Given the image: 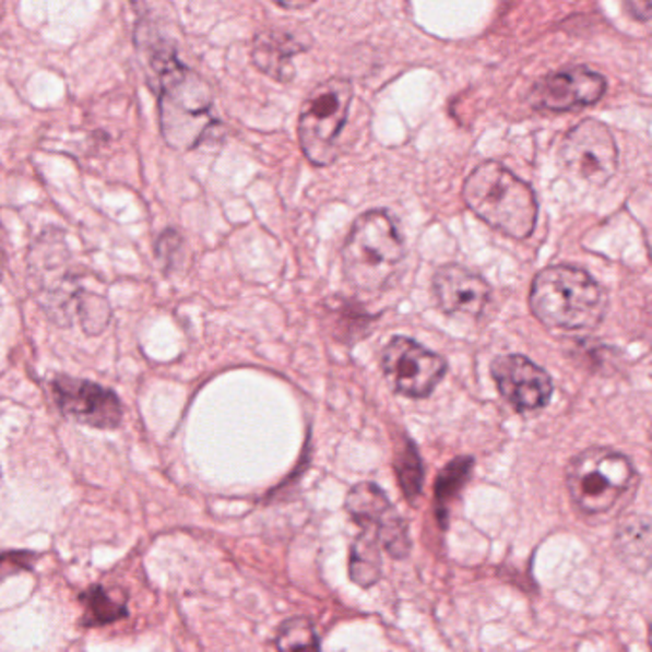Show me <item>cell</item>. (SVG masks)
<instances>
[{"instance_id":"cell-1","label":"cell","mask_w":652,"mask_h":652,"mask_svg":"<svg viewBox=\"0 0 652 652\" xmlns=\"http://www.w3.org/2000/svg\"><path fill=\"white\" fill-rule=\"evenodd\" d=\"M167 47L154 40L150 48V66L159 83L163 137L177 150H192L211 125L213 96L201 78L180 63L175 50Z\"/></svg>"},{"instance_id":"cell-2","label":"cell","mask_w":652,"mask_h":652,"mask_svg":"<svg viewBox=\"0 0 652 652\" xmlns=\"http://www.w3.org/2000/svg\"><path fill=\"white\" fill-rule=\"evenodd\" d=\"M530 308L553 330L588 331L603 322V287L582 269L557 264L542 270L530 289Z\"/></svg>"},{"instance_id":"cell-3","label":"cell","mask_w":652,"mask_h":652,"mask_svg":"<svg viewBox=\"0 0 652 652\" xmlns=\"http://www.w3.org/2000/svg\"><path fill=\"white\" fill-rule=\"evenodd\" d=\"M463 200L478 218L509 238H530L536 228L534 190L499 163H483L471 173L463 186Z\"/></svg>"},{"instance_id":"cell-4","label":"cell","mask_w":652,"mask_h":652,"mask_svg":"<svg viewBox=\"0 0 652 652\" xmlns=\"http://www.w3.org/2000/svg\"><path fill=\"white\" fill-rule=\"evenodd\" d=\"M406 247L387 211L358 216L343 246V272L356 292H383L404 261Z\"/></svg>"},{"instance_id":"cell-5","label":"cell","mask_w":652,"mask_h":652,"mask_svg":"<svg viewBox=\"0 0 652 652\" xmlns=\"http://www.w3.org/2000/svg\"><path fill=\"white\" fill-rule=\"evenodd\" d=\"M27 266L32 295L40 307L58 322L70 323L71 316L81 312L88 293L79 287L71 254L60 232H45L33 244Z\"/></svg>"},{"instance_id":"cell-6","label":"cell","mask_w":652,"mask_h":652,"mask_svg":"<svg viewBox=\"0 0 652 652\" xmlns=\"http://www.w3.org/2000/svg\"><path fill=\"white\" fill-rule=\"evenodd\" d=\"M636 471L626 455L608 448L578 453L567 469V484L574 506L585 514L608 513L633 484Z\"/></svg>"},{"instance_id":"cell-7","label":"cell","mask_w":652,"mask_h":652,"mask_svg":"<svg viewBox=\"0 0 652 652\" xmlns=\"http://www.w3.org/2000/svg\"><path fill=\"white\" fill-rule=\"evenodd\" d=\"M353 85L346 79L323 81L308 94L299 116V142L308 162L328 167L337 157V139L348 117Z\"/></svg>"},{"instance_id":"cell-8","label":"cell","mask_w":652,"mask_h":652,"mask_svg":"<svg viewBox=\"0 0 652 652\" xmlns=\"http://www.w3.org/2000/svg\"><path fill=\"white\" fill-rule=\"evenodd\" d=\"M559 154L562 167L588 185H605L618 169V147L613 132L595 119H585L570 129Z\"/></svg>"},{"instance_id":"cell-9","label":"cell","mask_w":652,"mask_h":652,"mask_svg":"<svg viewBox=\"0 0 652 652\" xmlns=\"http://www.w3.org/2000/svg\"><path fill=\"white\" fill-rule=\"evenodd\" d=\"M383 374L394 391L410 399H425L446 374V360L407 337H394L384 346Z\"/></svg>"},{"instance_id":"cell-10","label":"cell","mask_w":652,"mask_h":652,"mask_svg":"<svg viewBox=\"0 0 652 652\" xmlns=\"http://www.w3.org/2000/svg\"><path fill=\"white\" fill-rule=\"evenodd\" d=\"M345 507L366 534L383 545L384 552L394 559L406 557L410 553L406 522L402 521L379 486L374 483L356 484L346 496Z\"/></svg>"},{"instance_id":"cell-11","label":"cell","mask_w":652,"mask_h":652,"mask_svg":"<svg viewBox=\"0 0 652 652\" xmlns=\"http://www.w3.org/2000/svg\"><path fill=\"white\" fill-rule=\"evenodd\" d=\"M52 394L63 415L96 429H116L123 419V406L116 392L100 384L60 376L52 381Z\"/></svg>"},{"instance_id":"cell-12","label":"cell","mask_w":652,"mask_h":652,"mask_svg":"<svg viewBox=\"0 0 652 652\" xmlns=\"http://www.w3.org/2000/svg\"><path fill=\"white\" fill-rule=\"evenodd\" d=\"M606 81L597 71L570 68L540 79L529 94L530 106L542 111H570L593 106L605 96Z\"/></svg>"},{"instance_id":"cell-13","label":"cell","mask_w":652,"mask_h":652,"mask_svg":"<svg viewBox=\"0 0 652 652\" xmlns=\"http://www.w3.org/2000/svg\"><path fill=\"white\" fill-rule=\"evenodd\" d=\"M491 377L501 396L519 412H536L552 399V377L519 354L496 358L491 364Z\"/></svg>"},{"instance_id":"cell-14","label":"cell","mask_w":652,"mask_h":652,"mask_svg":"<svg viewBox=\"0 0 652 652\" xmlns=\"http://www.w3.org/2000/svg\"><path fill=\"white\" fill-rule=\"evenodd\" d=\"M432 292L438 307L448 316L478 318L490 300L486 280L460 264L440 266L432 280Z\"/></svg>"},{"instance_id":"cell-15","label":"cell","mask_w":652,"mask_h":652,"mask_svg":"<svg viewBox=\"0 0 652 652\" xmlns=\"http://www.w3.org/2000/svg\"><path fill=\"white\" fill-rule=\"evenodd\" d=\"M297 35L287 32H264L253 43V63L272 79L287 83L292 81L295 68L293 56L305 50Z\"/></svg>"},{"instance_id":"cell-16","label":"cell","mask_w":652,"mask_h":652,"mask_svg":"<svg viewBox=\"0 0 652 652\" xmlns=\"http://www.w3.org/2000/svg\"><path fill=\"white\" fill-rule=\"evenodd\" d=\"M616 547L620 553L621 559L629 562L631 567H649V557H651V524L647 517H628L626 521L620 522L618 532H616Z\"/></svg>"},{"instance_id":"cell-17","label":"cell","mask_w":652,"mask_h":652,"mask_svg":"<svg viewBox=\"0 0 652 652\" xmlns=\"http://www.w3.org/2000/svg\"><path fill=\"white\" fill-rule=\"evenodd\" d=\"M381 576V555L379 544L369 534H361L351 552V578L361 588H369Z\"/></svg>"},{"instance_id":"cell-18","label":"cell","mask_w":652,"mask_h":652,"mask_svg":"<svg viewBox=\"0 0 652 652\" xmlns=\"http://www.w3.org/2000/svg\"><path fill=\"white\" fill-rule=\"evenodd\" d=\"M81 598L85 603L86 626H102L127 616L123 601L114 597V593L104 588H91Z\"/></svg>"},{"instance_id":"cell-19","label":"cell","mask_w":652,"mask_h":652,"mask_svg":"<svg viewBox=\"0 0 652 652\" xmlns=\"http://www.w3.org/2000/svg\"><path fill=\"white\" fill-rule=\"evenodd\" d=\"M276 643L280 652H320L315 628L307 618L285 621L277 631Z\"/></svg>"},{"instance_id":"cell-20","label":"cell","mask_w":652,"mask_h":652,"mask_svg":"<svg viewBox=\"0 0 652 652\" xmlns=\"http://www.w3.org/2000/svg\"><path fill=\"white\" fill-rule=\"evenodd\" d=\"M396 471H399L402 490H404L407 498H417L419 490H422V461H419V455L415 452L414 446L410 442H407L406 450L400 453V458L396 460Z\"/></svg>"},{"instance_id":"cell-21","label":"cell","mask_w":652,"mask_h":652,"mask_svg":"<svg viewBox=\"0 0 652 652\" xmlns=\"http://www.w3.org/2000/svg\"><path fill=\"white\" fill-rule=\"evenodd\" d=\"M471 465H473V461L461 458V460L453 461L444 469V473L437 481V503L442 506L444 501L452 498L461 484L465 483Z\"/></svg>"},{"instance_id":"cell-22","label":"cell","mask_w":652,"mask_h":652,"mask_svg":"<svg viewBox=\"0 0 652 652\" xmlns=\"http://www.w3.org/2000/svg\"><path fill=\"white\" fill-rule=\"evenodd\" d=\"M626 9L629 10V14H631V16L637 17V20H641V22H647V20L651 17L652 4L649 2V0L628 2V4H626Z\"/></svg>"},{"instance_id":"cell-23","label":"cell","mask_w":652,"mask_h":652,"mask_svg":"<svg viewBox=\"0 0 652 652\" xmlns=\"http://www.w3.org/2000/svg\"><path fill=\"white\" fill-rule=\"evenodd\" d=\"M2 269H4V262H2V251H0V276H2Z\"/></svg>"},{"instance_id":"cell-24","label":"cell","mask_w":652,"mask_h":652,"mask_svg":"<svg viewBox=\"0 0 652 652\" xmlns=\"http://www.w3.org/2000/svg\"><path fill=\"white\" fill-rule=\"evenodd\" d=\"M0 478H2V475H0Z\"/></svg>"}]
</instances>
